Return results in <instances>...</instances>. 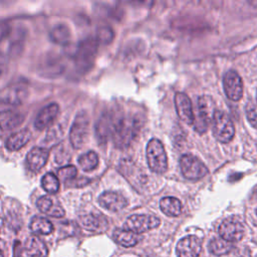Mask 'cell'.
Returning <instances> with one entry per match:
<instances>
[{
  "instance_id": "cell-20",
  "label": "cell",
  "mask_w": 257,
  "mask_h": 257,
  "mask_svg": "<svg viewBox=\"0 0 257 257\" xmlns=\"http://www.w3.org/2000/svg\"><path fill=\"white\" fill-rule=\"evenodd\" d=\"M37 208L44 214L49 215L51 217L60 218L64 216V210L62 207L54 202V200L48 196H42L37 200Z\"/></svg>"
},
{
  "instance_id": "cell-3",
  "label": "cell",
  "mask_w": 257,
  "mask_h": 257,
  "mask_svg": "<svg viewBox=\"0 0 257 257\" xmlns=\"http://www.w3.org/2000/svg\"><path fill=\"white\" fill-rule=\"evenodd\" d=\"M215 112L214 100L208 95L200 96L198 98L197 114L194 115L193 123L195 125V130L200 134L205 133L212 122Z\"/></svg>"
},
{
  "instance_id": "cell-34",
  "label": "cell",
  "mask_w": 257,
  "mask_h": 257,
  "mask_svg": "<svg viewBox=\"0 0 257 257\" xmlns=\"http://www.w3.org/2000/svg\"><path fill=\"white\" fill-rule=\"evenodd\" d=\"M97 41L101 43H108L113 37V32L109 27H100L97 29Z\"/></svg>"
},
{
  "instance_id": "cell-28",
  "label": "cell",
  "mask_w": 257,
  "mask_h": 257,
  "mask_svg": "<svg viewBox=\"0 0 257 257\" xmlns=\"http://www.w3.org/2000/svg\"><path fill=\"white\" fill-rule=\"evenodd\" d=\"M25 40V32L22 29H18L11 37L9 52L11 55H18L23 50V41Z\"/></svg>"
},
{
  "instance_id": "cell-11",
  "label": "cell",
  "mask_w": 257,
  "mask_h": 257,
  "mask_svg": "<svg viewBox=\"0 0 257 257\" xmlns=\"http://www.w3.org/2000/svg\"><path fill=\"white\" fill-rule=\"evenodd\" d=\"M223 86L224 91L227 95V97L233 101H237L241 99L243 95V83L240 75L234 71L229 70L223 80Z\"/></svg>"
},
{
  "instance_id": "cell-31",
  "label": "cell",
  "mask_w": 257,
  "mask_h": 257,
  "mask_svg": "<svg viewBox=\"0 0 257 257\" xmlns=\"http://www.w3.org/2000/svg\"><path fill=\"white\" fill-rule=\"evenodd\" d=\"M62 135H63V130L60 125H57V126H54L52 127L46 135L43 143L46 145V146H53L54 144H57L61 138H62Z\"/></svg>"
},
{
  "instance_id": "cell-15",
  "label": "cell",
  "mask_w": 257,
  "mask_h": 257,
  "mask_svg": "<svg viewBox=\"0 0 257 257\" xmlns=\"http://www.w3.org/2000/svg\"><path fill=\"white\" fill-rule=\"evenodd\" d=\"M59 113V106L57 103H50L44 106L37 114L34 126L37 130H44L51 125Z\"/></svg>"
},
{
  "instance_id": "cell-27",
  "label": "cell",
  "mask_w": 257,
  "mask_h": 257,
  "mask_svg": "<svg viewBox=\"0 0 257 257\" xmlns=\"http://www.w3.org/2000/svg\"><path fill=\"white\" fill-rule=\"evenodd\" d=\"M25 118L23 113H9L0 120V127L3 131H8L19 126Z\"/></svg>"
},
{
  "instance_id": "cell-4",
  "label": "cell",
  "mask_w": 257,
  "mask_h": 257,
  "mask_svg": "<svg viewBox=\"0 0 257 257\" xmlns=\"http://www.w3.org/2000/svg\"><path fill=\"white\" fill-rule=\"evenodd\" d=\"M147 162L149 168L157 173L163 174L168 168V159L163 144L157 140L152 139L147 146Z\"/></svg>"
},
{
  "instance_id": "cell-30",
  "label": "cell",
  "mask_w": 257,
  "mask_h": 257,
  "mask_svg": "<svg viewBox=\"0 0 257 257\" xmlns=\"http://www.w3.org/2000/svg\"><path fill=\"white\" fill-rule=\"evenodd\" d=\"M41 185L42 188L49 194H55L59 190V180L52 173H47L43 176Z\"/></svg>"
},
{
  "instance_id": "cell-21",
  "label": "cell",
  "mask_w": 257,
  "mask_h": 257,
  "mask_svg": "<svg viewBox=\"0 0 257 257\" xmlns=\"http://www.w3.org/2000/svg\"><path fill=\"white\" fill-rule=\"evenodd\" d=\"M31 139V132L28 128H23L9 137L6 142V148L9 151H18L23 148Z\"/></svg>"
},
{
  "instance_id": "cell-14",
  "label": "cell",
  "mask_w": 257,
  "mask_h": 257,
  "mask_svg": "<svg viewBox=\"0 0 257 257\" xmlns=\"http://www.w3.org/2000/svg\"><path fill=\"white\" fill-rule=\"evenodd\" d=\"M175 106L180 118L188 124L194 122V112L192 102L184 92H177L175 95Z\"/></svg>"
},
{
  "instance_id": "cell-40",
  "label": "cell",
  "mask_w": 257,
  "mask_h": 257,
  "mask_svg": "<svg viewBox=\"0 0 257 257\" xmlns=\"http://www.w3.org/2000/svg\"><path fill=\"white\" fill-rule=\"evenodd\" d=\"M256 214H257V210H256Z\"/></svg>"
},
{
  "instance_id": "cell-16",
  "label": "cell",
  "mask_w": 257,
  "mask_h": 257,
  "mask_svg": "<svg viewBox=\"0 0 257 257\" xmlns=\"http://www.w3.org/2000/svg\"><path fill=\"white\" fill-rule=\"evenodd\" d=\"M48 249L45 243L36 236L30 237L23 248L22 257H47Z\"/></svg>"
},
{
  "instance_id": "cell-38",
  "label": "cell",
  "mask_w": 257,
  "mask_h": 257,
  "mask_svg": "<svg viewBox=\"0 0 257 257\" xmlns=\"http://www.w3.org/2000/svg\"><path fill=\"white\" fill-rule=\"evenodd\" d=\"M3 225H4V222H3V220L0 218V232H1L2 228H3Z\"/></svg>"
},
{
  "instance_id": "cell-8",
  "label": "cell",
  "mask_w": 257,
  "mask_h": 257,
  "mask_svg": "<svg viewBox=\"0 0 257 257\" xmlns=\"http://www.w3.org/2000/svg\"><path fill=\"white\" fill-rule=\"evenodd\" d=\"M180 167L183 176L189 180H199L208 174L207 167L197 157L191 154L181 157Z\"/></svg>"
},
{
  "instance_id": "cell-22",
  "label": "cell",
  "mask_w": 257,
  "mask_h": 257,
  "mask_svg": "<svg viewBox=\"0 0 257 257\" xmlns=\"http://www.w3.org/2000/svg\"><path fill=\"white\" fill-rule=\"evenodd\" d=\"M112 237L114 241L123 247H133L141 241L139 234L125 229H116L113 231Z\"/></svg>"
},
{
  "instance_id": "cell-18",
  "label": "cell",
  "mask_w": 257,
  "mask_h": 257,
  "mask_svg": "<svg viewBox=\"0 0 257 257\" xmlns=\"http://www.w3.org/2000/svg\"><path fill=\"white\" fill-rule=\"evenodd\" d=\"M81 227L88 231H103L107 228V220L100 214H86L79 217Z\"/></svg>"
},
{
  "instance_id": "cell-9",
  "label": "cell",
  "mask_w": 257,
  "mask_h": 257,
  "mask_svg": "<svg viewBox=\"0 0 257 257\" xmlns=\"http://www.w3.org/2000/svg\"><path fill=\"white\" fill-rule=\"evenodd\" d=\"M160 223V219L153 215H132L125 220L123 228L136 234H140L157 228Z\"/></svg>"
},
{
  "instance_id": "cell-41",
  "label": "cell",
  "mask_w": 257,
  "mask_h": 257,
  "mask_svg": "<svg viewBox=\"0 0 257 257\" xmlns=\"http://www.w3.org/2000/svg\"><path fill=\"white\" fill-rule=\"evenodd\" d=\"M256 97H257V96H256Z\"/></svg>"
},
{
  "instance_id": "cell-5",
  "label": "cell",
  "mask_w": 257,
  "mask_h": 257,
  "mask_svg": "<svg viewBox=\"0 0 257 257\" xmlns=\"http://www.w3.org/2000/svg\"><path fill=\"white\" fill-rule=\"evenodd\" d=\"M65 70L63 59L56 53L48 52L43 55L37 65L38 74L45 78H55L60 76Z\"/></svg>"
},
{
  "instance_id": "cell-12",
  "label": "cell",
  "mask_w": 257,
  "mask_h": 257,
  "mask_svg": "<svg viewBox=\"0 0 257 257\" xmlns=\"http://www.w3.org/2000/svg\"><path fill=\"white\" fill-rule=\"evenodd\" d=\"M201 249V240L194 235H190L178 242L176 253L177 257H199Z\"/></svg>"
},
{
  "instance_id": "cell-23",
  "label": "cell",
  "mask_w": 257,
  "mask_h": 257,
  "mask_svg": "<svg viewBox=\"0 0 257 257\" xmlns=\"http://www.w3.org/2000/svg\"><path fill=\"white\" fill-rule=\"evenodd\" d=\"M49 38L58 45H67L71 40V32L66 24H58L49 32Z\"/></svg>"
},
{
  "instance_id": "cell-37",
  "label": "cell",
  "mask_w": 257,
  "mask_h": 257,
  "mask_svg": "<svg viewBox=\"0 0 257 257\" xmlns=\"http://www.w3.org/2000/svg\"><path fill=\"white\" fill-rule=\"evenodd\" d=\"M6 71H7L6 63L3 61H0V79L6 74Z\"/></svg>"
},
{
  "instance_id": "cell-32",
  "label": "cell",
  "mask_w": 257,
  "mask_h": 257,
  "mask_svg": "<svg viewBox=\"0 0 257 257\" xmlns=\"http://www.w3.org/2000/svg\"><path fill=\"white\" fill-rule=\"evenodd\" d=\"M247 119L249 120L250 124L257 128V101L249 100L245 107Z\"/></svg>"
},
{
  "instance_id": "cell-19",
  "label": "cell",
  "mask_w": 257,
  "mask_h": 257,
  "mask_svg": "<svg viewBox=\"0 0 257 257\" xmlns=\"http://www.w3.org/2000/svg\"><path fill=\"white\" fill-rule=\"evenodd\" d=\"M114 119L109 113H103L95 124V133L99 143H105L107 138L111 136Z\"/></svg>"
},
{
  "instance_id": "cell-17",
  "label": "cell",
  "mask_w": 257,
  "mask_h": 257,
  "mask_svg": "<svg viewBox=\"0 0 257 257\" xmlns=\"http://www.w3.org/2000/svg\"><path fill=\"white\" fill-rule=\"evenodd\" d=\"M48 156H49V153L45 148H40V147L33 148L27 154V157H26V161L29 169L35 172L42 169L47 163Z\"/></svg>"
},
{
  "instance_id": "cell-26",
  "label": "cell",
  "mask_w": 257,
  "mask_h": 257,
  "mask_svg": "<svg viewBox=\"0 0 257 257\" xmlns=\"http://www.w3.org/2000/svg\"><path fill=\"white\" fill-rule=\"evenodd\" d=\"M29 228L33 233L41 235H48L53 231L51 222L43 217H34L30 222Z\"/></svg>"
},
{
  "instance_id": "cell-39",
  "label": "cell",
  "mask_w": 257,
  "mask_h": 257,
  "mask_svg": "<svg viewBox=\"0 0 257 257\" xmlns=\"http://www.w3.org/2000/svg\"><path fill=\"white\" fill-rule=\"evenodd\" d=\"M0 257H4V255H3V251H2V249L0 248Z\"/></svg>"
},
{
  "instance_id": "cell-29",
  "label": "cell",
  "mask_w": 257,
  "mask_h": 257,
  "mask_svg": "<svg viewBox=\"0 0 257 257\" xmlns=\"http://www.w3.org/2000/svg\"><path fill=\"white\" fill-rule=\"evenodd\" d=\"M78 164H79L80 168L83 171H91V170H93L97 166V164H98V157L92 151L87 152L86 154H84V155L79 157Z\"/></svg>"
},
{
  "instance_id": "cell-35",
  "label": "cell",
  "mask_w": 257,
  "mask_h": 257,
  "mask_svg": "<svg viewBox=\"0 0 257 257\" xmlns=\"http://www.w3.org/2000/svg\"><path fill=\"white\" fill-rule=\"evenodd\" d=\"M11 34V26L6 21H0V42Z\"/></svg>"
},
{
  "instance_id": "cell-1",
  "label": "cell",
  "mask_w": 257,
  "mask_h": 257,
  "mask_svg": "<svg viewBox=\"0 0 257 257\" xmlns=\"http://www.w3.org/2000/svg\"><path fill=\"white\" fill-rule=\"evenodd\" d=\"M140 128V120L133 115H126L114 120L111 134L113 144L119 149L128 147L139 134Z\"/></svg>"
},
{
  "instance_id": "cell-10",
  "label": "cell",
  "mask_w": 257,
  "mask_h": 257,
  "mask_svg": "<svg viewBox=\"0 0 257 257\" xmlns=\"http://www.w3.org/2000/svg\"><path fill=\"white\" fill-rule=\"evenodd\" d=\"M219 234L222 239L228 242H237L243 238L245 228L243 224L236 218H228L225 219L219 226Z\"/></svg>"
},
{
  "instance_id": "cell-33",
  "label": "cell",
  "mask_w": 257,
  "mask_h": 257,
  "mask_svg": "<svg viewBox=\"0 0 257 257\" xmlns=\"http://www.w3.org/2000/svg\"><path fill=\"white\" fill-rule=\"evenodd\" d=\"M57 175H58L57 178H59L63 181H68V180H71L76 177L77 170L74 166L67 165V166H64L61 169H59Z\"/></svg>"
},
{
  "instance_id": "cell-2",
  "label": "cell",
  "mask_w": 257,
  "mask_h": 257,
  "mask_svg": "<svg viewBox=\"0 0 257 257\" xmlns=\"http://www.w3.org/2000/svg\"><path fill=\"white\" fill-rule=\"evenodd\" d=\"M97 49V40L89 37L79 42L74 53V64L78 72H85L93 64Z\"/></svg>"
},
{
  "instance_id": "cell-24",
  "label": "cell",
  "mask_w": 257,
  "mask_h": 257,
  "mask_svg": "<svg viewBox=\"0 0 257 257\" xmlns=\"http://www.w3.org/2000/svg\"><path fill=\"white\" fill-rule=\"evenodd\" d=\"M160 207L163 213L170 217H177L182 212V204L175 197H165L160 202Z\"/></svg>"
},
{
  "instance_id": "cell-36",
  "label": "cell",
  "mask_w": 257,
  "mask_h": 257,
  "mask_svg": "<svg viewBox=\"0 0 257 257\" xmlns=\"http://www.w3.org/2000/svg\"><path fill=\"white\" fill-rule=\"evenodd\" d=\"M16 105H14L11 101H9L7 98H0V113H6L10 112L14 109Z\"/></svg>"
},
{
  "instance_id": "cell-7",
  "label": "cell",
  "mask_w": 257,
  "mask_h": 257,
  "mask_svg": "<svg viewBox=\"0 0 257 257\" xmlns=\"http://www.w3.org/2000/svg\"><path fill=\"white\" fill-rule=\"evenodd\" d=\"M212 122L213 134L219 142L227 144L232 141L235 135V127L227 113L223 111H216Z\"/></svg>"
},
{
  "instance_id": "cell-25",
  "label": "cell",
  "mask_w": 257,
  "mask_h": 257,
  "mask_svg": "<svg viewBox=\"0 0 257 257\" xmlns=\"http://www.w3.org/2000/svg\"><path fill=\"white\" fill-rule=\"evenodd\" d=\"M234 246L231 242H228L222 238H214L213 240L210 241L208 246L209 251L216 256L226 255L229 252H231Z\"/></svg>"
},
{
  "instance_id": "cell-6",
  "label": "cell",
  "mask_w": 257,
  "mask_h": 257,
  "mask_svg": "<svg viewBox=\"0 0 257 257\" xmlns=\"http://www.w3.org/2000/svg\"><path fill=\"white\" fill-rule=\"evenodd\" d=\"M89 133V117L85 111H79L74 117L69 139L74 149H80L87 142Z\"/></svg>"
},
{
  "instance_id": "cell-13",
  "label": "cell",
  "mask_w": 257,
  "mask_h": 257,
  "mask_svg": "<svg viewBox=\"0 0 257 257\" xmlns=\"http://www.w3.org/2000/svg\"><path fill=\"white\" fill-rule=\"evenodd\" d=\"M99 205L111 212H117L127 205L126 199L119 193L106 191L98 197Z\"/></svg>"
}]
</instances>
